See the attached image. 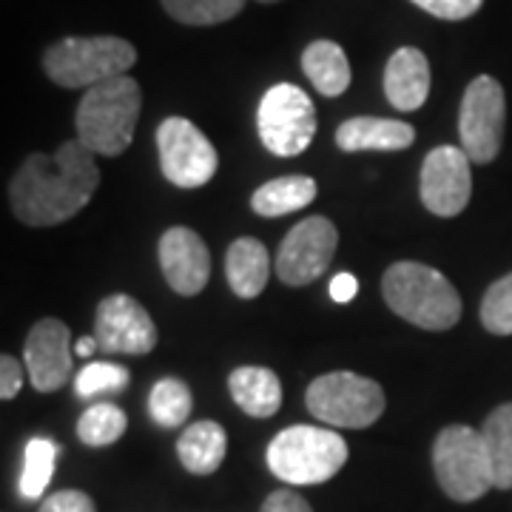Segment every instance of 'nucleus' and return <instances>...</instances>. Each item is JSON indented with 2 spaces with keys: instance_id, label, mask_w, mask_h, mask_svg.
<instances>
[{
  "instance_id": "obj_8",
  "label": "nucleus",
  "mask_w": 512,
  "mask_h": 512,
  "mask_svg": "<svg viewBox=\"0 0 512 512\" xmlns=\"http://www.w3.org/2000/svg\"><path fill=\"white\" fill-rule=\"evenodd\" d=\"M256 126L262 146L274 157H296L316 137V109L313 100L293 83H276L259 100Z\"/></svg>"
},
{
  "instance_id": "obj_27",
  "label": "nucleus",
  "mask_w": 512,
  "mask_h": 512,
  "mask_svg": "<svg viewBox=\"0 0 512 512\" xmlns=\"http://www.w3.org/2000/svg\"><path fill=\"white\" fill-rule=\"evenodd\" d=\"M245 0H163V9L185 26H217L237 18Z\"/></svg>"
},
{
  "instance_id": "obj_36",
  "label": "nucleus",
  "mask_w": 512,
  "mask_h": 512,
  "mask_svg": "<svg viewBox=\"0 0 512 512\" xmlns=\"http://www.w3.org/2000/svg\"><path fill=\"white\" fill-rule=\"evenodd\" d=\"M259 3H276V0H259Z\"/></svg>"
},
{
  "instance_id": "obj_24",
  "label": "nucleus",
  "mask_w": 512,
  "mask_h": 512,
  "mask_svg": "<svg viewBox=\"0 0 512 512\" xmlns=\"http://www.w3.org/2000/svg\"><path fill=\"white\" fill-rule=\"evenodd\" d=\"M60 456V447L52 439H37L26 441V450H23V470H20L18 490L23 501H35L43 498L52 473H55V461Z\"/></svg>"
},
{
  "instance_id": "obj_5",
  "label": "nucleus",
  "mask_w": 512,
  "mask_h": 512,
  "mask_svg": "<svg viewBox=\"0 0 512 512\" xmlns=\"http://www.w3.org/2000/svg\"><path fill=\"white\" fill-rule=\"evenodd\" d=\"M348 461V441L336 430L293 424L268 444V467L293 487H311L333 478Z\"/></svg>"
},
{
  "instance_id": "obj_31",
  "label": "nucleus",
  "mask_w": 512,
  "mask_h": 512,
  "mask_svg": "<svg viewBox=\"0 0 512 512\" xmlns=\"http://www.w3.org/2000/svg\"><path fill=\"white\" fill-rule=\"evenodd\" d=\"M37 512H97V507L92 498L80 490H60L49 495Z\"/></svg>"
},
{
  "instance_id": "obj_1",
  "label": "nucleus",
  "mask_w": 512,
  "mask_h": 512,
  "mask_svg": "<svg viewBox=\"0 0 512 512\" xmlns=\"http://www.w3.org/2000/svg\"><path fill=\"white\" fill-rule=\"evenodd\" d=\"M94 151L69 140L55 154H29L9 183L12 211L23 225L49 228L80 214L100 185Z\"/></svg>"
},
{
  "instance_id": "obj_9",
  "label": "nucleus",
  "mask_w": 512,
  "mask_h": 512,
  "mask_svg": "<svg viewBox=\"0 0 512 512\" xmlns=\"http://www.w3.org/2000/svg\"><path fill=\"white\" fill-rule=\"evenodd\" d=\"M504 126H507L504 89L495 77L481 74L461 97V111H458L461 148L467 151L473 163H493L504 143Z\"/></svg>"
},
{
  "instance_id": "obj_14",
  "label": "nucleus",
  "mask_w": 512,
  "mask_h": 512,
  "mask_svg": "<svg viewBox=\"0 0 512 512\" xmlns=\"http://www.w3.org/2000/svg\"><path fill=\"white\" fill-rule=\"evenodd\" d=\"M72 333L60 319H40L29 330L23 365L37 393H55L72 379Z\"/></svg>"
},
{
  "instance_id": "obj_10",
  "label": "nucleus",
  "mask_w": 512,
  "mask_h": 512,
  "mask_svg": "<svg viewBox=\"0 0 512 512\" xmlns=\"http://www.w3.org/2000/svg\"><path fill=\"white\" fill-rule=\"evenodd\" d=\"M163 177L177 188H202L214 180L220 157L211 140L185 117H168L157 128Z\"/></svg>"
},
{
  "instance_id": "obj_22",
  "label": "nucleus",
  "mask_w": 512,
  "mask_h": 512,
  "mask_svg": "<svg viewBox=\"0 0 512 512\" xmlns=\"http://www.w3.org/2000/svg\"><path fill=\"white\" fill-rule=\"evenodd\" d=\"M316 200V180L291 174V177H276L271 183L259 185L251 197V208L259 217H285Z\"/></svg>"
},
{
  "instance_id": "obj_4",
  "label": "nucleus",
  "mask_w": 512,
  "mask_h": 512,
  "mask_svg": "<svg viewBox=\"0 0 512 512\" xmlns=\"http://www.w3.org/2000/svg\"><path fill=\"white\" fill-rule=\"evenodd\" d=\"M137 63V49L114 35L63 37L43 52V69L63 89H92L123 77Z\"/></svg>"
},
{
  "instance_id": "obj_16",
  "label": "nucleus",
  "mask_w": 512,
  "mask_h": 512,
  "mask_svg": "<svg viewBox=\"0 0 512 512\" xmlns=\"http://www.w3.org/2000/svg\"><path fill=\"white\" fill-rule=\"evenodd\" d=\"M384 94L399 111H416L430 94V63L421 49L404 46L384 66Z\"/></svg>"
},
{
  "instance_id": "obj_6",
  "label": "nucleus",
  "mask_w": 512,
  "mask_h": 512,
  "mask_svg": "<svg viewBox=\"0 0 512 512\" xmlns=\"http://www.w3.org/2000/svg\"><path fill=\"white\" fill-rule=\"evenodd\" d=\"M433 470L439 487L458 504H473L495 487L490 453L481 430L467 424H450L433 444Z\"/></svg>"
},
{
  "instance_id": "obj_30",
  "label": "nucleus",
  "mask_w": 512,
  "mask_h": 512,
  "mask_svg": "<svg viewBox=\"0 0 512 512\" xmlns=\"http://www.w3.org/2000/svg\"><path fill=\"white\" fill-rule=\"evenodd\" d=\"M427 15L439 20H467L476 15L484 0H410Z\"/></svg>"
},
{
  "instance_id": "obj_35",
  "label": "nucleus",
  "mask_w": 512,
  "mask_h": 512,
  "mask_svg": "<svg viewBox=\"0 0 512 512\" xmlns=\"http://www.w3.org/2000/svg\"><path fill=\"white\" fill-rule=\"evenodd\" d=\"M97 350H100L97 336H80V339L74 342V356H80V359H89Z\"/></svg>"
},
{
  "instance_id": "obj_28",
  "label": "nucleus",
  "mask_w": 512,
  "mask_h": 512,
  "mask_svg": "<svg viewBox=\"0 0 512 512\" xmlns=\"http://www.w3.org/2000/svg\"><path fill=\"white\" fill-rule=\"evenodd\" d=\"M128 373L123 365L111 362H89L74 379V393L80 399H100V396H117L128 387Z\"/></svg>"
},
{
  "instance_id": "obj_23",
  "label": "nucleus",
  "mask_w": 512,
  "mask_h": 512,
  "mask_svg": "<svg viewBox=\"0 0 512 512\" xmlns=\"http://www.w3.org/2000/svg\"><path fill=\"white\" fill-rule=\"evenodd\" d=\"M481 439L490 453L493 481L498 490L512 487V402L495 407L481 424Z\"/></svg>"
},
{
  "instance_id": "obj_17",
  "label": "nucleus",
  "mask_w": 512,
  "mask_h": 512,
  "mask_svg": "<svg viewBox=\"0 0 512 512\" xmlns=\"http://www.w3.org/2000/svg\"><path fill=\"white\" fill-rule=\"evenodd\" d=\"M416 143V128L387 117H350L336 128V146L342 151H404Z\"/></svg>"
},
{
  "instance_id": "obj_3",
  "label": "nucleus",
  "mask_w": 512,
  "mask_h": 512,
  "mask_svg": "<svg viewBox=\"0 0 512 512\" xmlns=\"http://www.w3.org/2000/svg\"><path fill=\"white\" fill-rule=\"evenodd\" d=\"M382 293L390 311L421 330H450L461 319V296L453 282L421 262L390 265Z\"/></svg>"
},
{
  "instance_id": "obj_25",
  "label": "nucleus",
  "mask_w": 512,
  "mask_h": 512,
  "mask_svg": "<svg viewBox=\"0 0 512 512\" xmlns=\"http://www.w3.org/2000/svg\"><path fill=\"white\" fill-rule=\"evenodd\" d=\"M191 407H194V399H191V390L183 379H160L151 387L148 416L157 427H163V430L183 427L191 416Z\"/></svg>"
},
{
  "instance_id": "obj_15",
  "label": "nucleus",
  "mask_w": 512,
  "mask_h": 512,
  "mask_svg": "<svg viewBox=\"0 0 512 512\" xmlns=\"http://www.w3.org/2000/svg\"><path fill=\"white\" fill-rule=\"evenodd\" d=\"M157 256H160L165 282L171 285V291L180 293V296H197L211 279L208 245L191 228H183V225L168 228L160 237Z\"/></svg>"
},
{
  "instance_id": "obj_7",
  "label": "nucleus",
  "mask_w": 512,
  "mask_h": 512,
  "mask_svg": "<svg viewBox=\"0 0 512 512\" xmlns=\"http://www.w3.org/2000/svg\"><path fill=\"white\" fill-rule=\"evenodd\" d=\"M305 404L316 419L330 427L365 430L382 419L384 390L382 384L367 376L336 370L308 384Z\"/></svg>"
},
{
  "instance_id": "obj_21",
  "label": "nucleus",
  "mask_w": 512,
  "mask_h": 512,
  "mask_svg": "<svg viewBox=\"0 0 512 512\" xmlns=\"http://www.w3.org/2000/svg\"><path fill=\"white\" fill-rule=\"evenodd\" d=\"M302 69L313 89L325 97H339L350 86V63L345 49L333 40H313L302 55Z\"/></svg>"
},
{
  "instance_id": "obj_20",
  "label": "nucleus",
  "mask_w": 512,
  "mask_h": 512,
  "mask_svg": "<svg viewBox=\"0 0 512 512\" xmlns=\"http://www.w3.org/2000/svg\"><path fill=\"white\" fill-rule=\"evenodd\" d=\"M228 453V436L217 421H194L177 439V456L194 476L217 473Z\"/></svg>"
},
{
  "instance_id": "obj_19",
  "label": "nucleus",
  "mask_w": 512,
  "mask_h": 512,
  "mask_svg": "<svg viewBox=\"0 0 512 512\" xmlns=\"http://www.w3.org/2000/svg\"><path fill=\"white\" fill-rule=\"evenodd\" d=\"M225 276L231 291L239 299H254L265 291L268 276H271V256L268 248L254 237H242L231 242L228 254H225Z\"/></svg>"
},
{
  "instance_id": "obj_13",
  "label": "nucleus",
  "mask_w": 512,
  "mask_h": 512,
  "mask_svg": "<svg viewBox=\"0 0 512 512\" xmlns=\"http://www.w3.org/2000/svg\"><path fill=\"white\" fill-rule=\"evenodd\" d=\"M94 336L103 353L146 356L157 348V325L148 311L128 293H111L97 305Z\"/></svg>"
},
{
  "instance_id": "obj_29",
  "label": "nucleus",
  "mask_w": 512,
  "mask_h": 512,
  "mask_svg": "<svg viewBox=\"0 0 512 512\" xmlns=\"http://www.w3.org/2000/svg\"><path fill=\"white\" fill-rule=\"evenodd\" d=\"M481 325L495 336H512V274L487 288L481 299Z\"/></svg>"
},
{
  "instance_id": "obj_26",
  "label": "nucleus",
  "mask_w": 512,
  "mask_h": 512,
  "mask_svg": "<svg viewBox=\"0 0 512 512\" xmlns=\"http://www.w3.org/2000/svg\"><path fill=\"white\" fill-rule=\"evenodd\" d=\"M126 427V413L117 404L97 402L77 421V436L86 447H109L114 441L123 439Z\"/></svg>"
},
{
  "instance_id": "obj_18",
  "label": "nucleus",
  "mask_w": 512,
  "mask_h": 512,
  "mask_svg": "<svg viewBox=\"0 0 512 512\" xmlns=\"http://www.w3.org/2000/svg\"><path fill=\"white\" fill-rule=\"evenodd\" d=\"M228 390L239 410L254 419H271L282 407V384H279V376L268 367L245 365L231 370Z\"/></svg>"
},
{
  "instance_id": "obj_11",
  "label": "nucleus",
  "mask_w": 512,
  "mask_h": 512,
  "mask_svg": "<svg viewBox=\"0 0 512 512\" xmlns=\"http://www.w3.org/2000/svg\"><path fill=\"white\" fill-rule=\"evenodd\" d=\"M336 245H339V234L328 217L302 220L299 225H293L276 251V276L282 279V285L291 288L311 285L330 268Z\"/></svg>"
},
{
  "instance_id": "obj_33",
  "label": "nucleus",
  "mask_w": 512,
  "mask_h": 512,
  "mask_svg": "<svg viewBox=\"0 0 512 512\" xmlns=\"http://www.w3.org/2000/svg\"><path fill=\"white\" fill-rule=\"evenodd\" d=\"M262 512H313L311 504L293 490H276L265 498Z\"/></svg>"
},
{
  "instance_id": "obj_34",
  "label": "nucleus",
  "mask_w": 512,
  "mask_h": 512,
  "mask_svg": "<svg viewBox=\"0 0 512 512\" xmlns=\"http://www.w3.org/2000/svg\"><path fill=\"white\" fill-rule=\"evenodd\" d=\"M330 299L333 302H339V305H345V302H353L356 299V293H359V279L353 274H336L330 279Z\"/></svg>"
},
{
  "instance_id": "obj_32",
  "label": "nucleus",
  "mask_w": 512,
  "mask_h": 512,
  "mask_svg": "<svg viewBox=\"0 0 512 512\" xmlns=\"http://www.w3.org/2000/svg\"><path fill=\"white\" fill-rule=\"evenodd\" d=\"M20 384H23V367L18 359L0 356V399L12 402L20 393Z\"/></svg>"
},
{
  "instance_id": "obj_2",
  "label": "nucleus",
  "mask_w": 512,
  "mask_h": 512,
  "mask_svg": "<svg viewBox=\"0 0 512 512\" xmlns=\"http://www.w3.org/2000/svg\"><path fill=\"white\" fill-rule=\"evenodd\" d=\"M140 109L143 92L134 77L123 74L97 83L86 89L74 114L77 140L97 157H120L134 140Z\"/></svg>"
},
{
  "instance_id": "obj_12",
  "label": "nucleus",
  "mask_w": 512,
  "mask_h": 512,
  "mask_svg": "<svg viewBox=\"0 0 512 512\" xmlns=\"http://www.w3.org/2000/svg\"><path fill=\"white\" fill-rule=\"evenodd\" d=\"M470 157L464 148L439 146L433 148L421 165L419 194L424 208L436 217H458L473 194Z\"/></svg>"
}]
</instances>
